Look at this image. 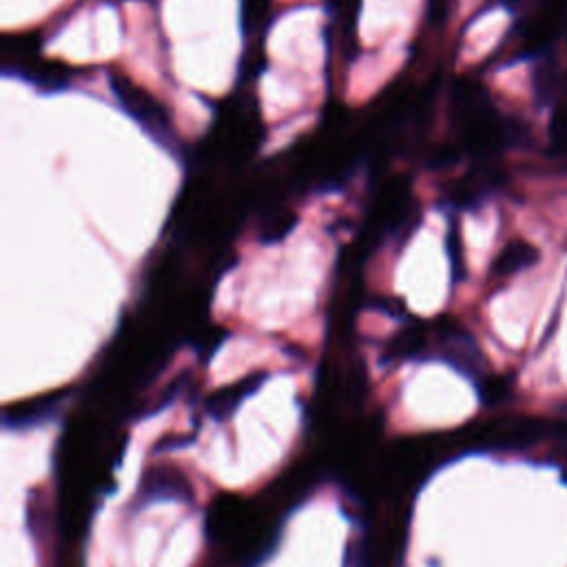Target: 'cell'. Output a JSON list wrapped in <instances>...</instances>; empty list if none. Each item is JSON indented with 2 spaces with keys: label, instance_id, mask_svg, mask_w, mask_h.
I'll use <instances>...</instances> for the list:
<instances>
[{
  "label": "cell",
  "instance_id": "obj_1",
  "mask_svg": "<svg viewBox=\"0 0 567 567\" xmlns=\"http://www.w3.org/2000/svg\"><path fill=\"white\" fill-rule=\"evenodd\" d=\"M113 89L133 117H137L151 128H159V131L168 128V117L162 113V106L151 95H146L140 86H135L126 78H115Z\"/></svg>",
  "mask_w": 567,
  "mask_h": 567
},
{
  "label": "cell",
  "instance_id": "obj_2",
  "mask_svg": "<svg viewBox=\"0 0 567 567\" xmlns=\"http://www.w3.org/2000/svg\"><path fill=\"white\" fill-rule=\"evenodd\" d=\"M536 259H538V250L532 244H527L523 239H514L496 257L494 275H498V277L514 275V272L532 266Z\"/></svg>",
  "mask_w": 567,
  "mask_h": 567
},
{
  "label": "cell",
  "instance_id": "obj_3",
  "mask_svg": "<svg viewBox=\"0 0 567 567\" xmlns=\"http://www.w3.org/2000/svg\"><path fill=\"white\" fill-rule=\"evenodd\" d=\"M295 224V215L286 208H277L272 215L266 217V228L261 233L264 241H277L281 239Z\"/></svg>",
  "mask_w": 567,
  "mask_h": 567
}]
</instances>
